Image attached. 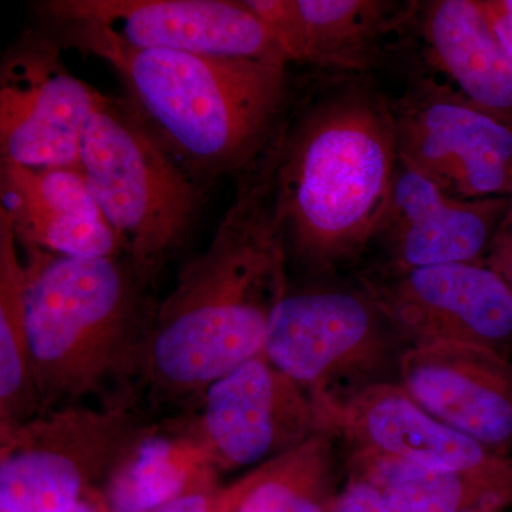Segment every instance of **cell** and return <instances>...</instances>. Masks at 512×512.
I'll return each mask as SVG.
<instances>
[{
	"label": "cell",
	"instance_id": "6da1fadb",
	"mask_svg": "<svg viewBox=\"0 0 512 512\" xmlns=\"http://www.w3.org/2000/svg\"><path fill=\"white\" fill-rule=\"evenodd\" d=\"M276 150L239 181L210 244L158 302L140 387L153 407L192 412L212 383L261 355L288 295L275 207Z\"/></svg>",
	"mask_w": 512,
	"mask_h": 512
},
{
	"label": "cell",
	"instance_id": "7a4b0ae2",
	"mask_svg": "<svg viewBox=\"0 0 512 512\" xmlns=\"http://www.w3.org/2000/svg\"><path fill=\"white\" fill-rule=\"evenodd\" d=\"M40 413L141 390L158 302L127 256L73 258L23 247Z\"/></svg>",
	"mask_w": 512,
	"mask_h": 512
},
{
	"label": "cell",
	"instance_id": "3957f363",
	"mask_svg": "<svg viewBox=\"0 0 512 512\" xmlns=\"http://www.w3.org/2000/svg\"><path fill=\"white\" fill-rule=\"evenodd\" d=\"M56 29V40L113 67L128 104L198 185L252 165L284 101V63L131 49Z\"/></svg>",
	"mask_w": 512,
	"mask_h": 512
},
{
	"label": "cell",
	"instance_id": "277c9868",
	"mask_svg": "<svg viewBox=\"0 0 512 512\" xmlns=\"http://www.w3.org/2000/svg\"><path fill=\"white\" fill-rule=\"evenodd\" d=\"M399 170L396 121L369 97H340L309 114L276 150L288 256L313 274L356 259L382 231Z\"/></svg>",
	"mask_w": 512,
	"mask_h": 512
},
{
	"label": "cell",
	"instance_id": "5b68a950",
	"mask_svg": "<svg viewBox=\"0 0 512 512\" xmlns=\"http://www.w3.org/2000/svg\"><path fill=\"white\" fill-rule=\"evenodd\" d=\"M82 171L127 258L156 285L181 247L200 202V185L148 130L127 100L101 94L82 144Z\"/></svg>",
	"mask_w": 512,
	"mask_h": 512
},
{
	"label": "cell",
	"instance_id": "8992f818",
	"mask_svg": "<svg viewBox=\"0 0 512 512\" xmlns=\"http://www.w3.org/2000/svg\"><path fill=\"white\" fill-rule=\"evenodd\" d=\"M143 399L69 404L0 431V512H66L96 495L154 423Z\"/></svg>",
	"mask_w": 512,
	"mask_h": 512
},
{
	"label": "cell",
	"instance_id": "52a82bcc",
	"mask_svg": "<svg viewBox=\"0 0 512 512\" xmlns=\"http://www.w3.org/2000/svg\"><path fill=\"white\" fill-rule=\"evenodd\" d=\"M404 343L365 291L322 289L282 299L262 355L329 410L392 382Z\"/></svg>",
	"mask_w": 512,
	"mask_h": 512
},
{
	"label": "cell",
	"instance_id": "ba28073f",
	"mask_svg": "<svg viewBox=\"0 0 512 512\" xmlns=\"http://www.w3.org/2000/svg\"><path fill=\"white\" fill-rule=\"evenodd\" d=\"M39 12L131 49L288 64L245 0H52Z\"/></svg>",
	"mask_w": 512,
	"mask_h": 512
},
{
	"label": "cell",
	"instance_id": "9c48e42d",
	"mask_svg": "<svg viewBox=\"0 0 512 512\" xmlns=\"http://www.w3.org/2000/svg\"><path fill=\"white\" fill-rule=\"evenodd\" d=\"M365 292L407 348L468 343L510 357L512 286L484 262L389 271Z\"/></svg>",
	"mask_w": 512,
	"mask_h": 512
},
{
	"label": "cell",
	"instance_id": "30bf717a",
	"mask_svg": "<svg viewBox=\"0 0 512 512\" xmlns=\"http://www.w3.org/2000/svg\"><path fill=\"white\" fill-rule=\"evenodd\" d=\"M191 416L221 474L259 466L326 430L315 397L262 353L212 383Z\"/></svg>",
	"mask_w": 512,
	"mask_h": 512
},
{
	"label": "cell",
	"instance_id": "8fae6325",
	"mask_svg": "<svg viewBox=\"0 0 512 512\" xmlns=\"http://www.w3.org/2000/svg\"><path fill=\"white\" fill-rule=\"evenodd\" d=\"M52 40L29 37L3 60L0 157L39 170H80L84 133L101 93L67 69Z\"/></svg>",
	"mask_w": 512,
	"mask_h": 512
},
{
	"label": "cell",
	"instance_id": "7c38bea8",
	"mask_svg": "<svg viewBox=\"0 0 512 512\" xmlns=\"http://www.w3.org/2000/svg\"><path fill=\"white\" fill-rule=\"evenodd\" d=\"M396 121L400 163L464 200L512 195V124L436 97Z\"/></svg>",
	"mask_w": 512,
	"mask_h": 512
},
{
	"label": "cell",
	"instance_id": "4fadbf2b",
	"mask_svg": "<svg viewBox=\"0 0 512 512\" xmlns=\"http://www.w3.org/2000/svg\"><path fill=\"white\" fill-rule=\"evenodd\" d=\"M322 413L326 430L342 440L352 471H457L498 454L434 419L400 383L377 384Z\"/></svg>",
	"mask_w": 512,
	"mask_h": 512
},
{
	"label": "cell",
	"instance_id": "5bb4252c",
	"mask_svg": "<svg viewBox=\"0 0 512 512\" xmlns=\"http://www.w3.org/2000/svg\"><path fill=\"white\" fill-rule=\"evenodd\" d=\"M399 379L414 402L494 453L512 454V360L484 346H410Z\"/></svg>",
	"mask_w": 512,
	"mask_h": 512
},
{
	"label": "cell",
	"instance_id": "9a60e30c",
	"mask_svg": "<svg viewBox=\"0 0 512 512\" xmlns=\"http://www.w3.org/2000/svg\"><path fill=\"white\" fill-rule=\"evenodd\" d=\"M510 197L464 200L400 163L392 204L380 235L389 271L484 262Z\"/></svg>",
	"mask_w": 512,
	"mask_h": 512
},
{
	"label": "cell",
	"instance_id": "2e32d148",
	"mask_svg": "<svg viewBox=\"0 0 512 512\" xmlns=\"http://www.w3.org/2000/svg\"><path fill=\"white\" fill-rule=\"evenodd\" d=\"M0 211L22 247L73 258H120L126 245L94 200L79 168L0 165Z\"/></svg>",
	"mask_w": 512,
	"mask_h": 512
},
{
	"label": "cell",
	"instance_id": "e0dca14e",
	"mask_svg": "<svg viewBox=\"0 0 512 512\" xmlns=\"http://www.w3.org/2000/svg\"><path fill=\"white\" fill-rule=\"evenodd\" d=\"M271 30L286 62L362 70L387 28L375 0H245Z\"/></svg>",
	"mask_w": 512,
	"mask_h": 512
},
{
	"label": "cell",
	"instance_id": "ac0fdd59",
	"mask_svg": "<svg viewBox=\"0 0 512 512\" xmlns=\"http://www.w3.org/2000/svg\"><path fill=\"white\" fill-rule=\"evenodd\" d=\"M348 478L342 440L335 431L320 430L221 485L212 512H330Z\"/></svg>",
	"mask_w": 512,
	"mask_h": 512
},
{
	"label": "cell",
	"instance_id": "d6986e66",
	"mask_svg": "<svg viewBox=\"0 0 512 512\" xmlns=\"http://www.w3.org/2000/svg\"><path fill=\"white\" fill-rule=\"evenodd\" d=\"M421 30L431 59L458 86L463 100L512 124V60L483 2L430 3Z\"/></svg>",
	"mask_w": 512,
	"mask_h": 512
},
{
	"label": "cell",
	"instance_id": "ffe728a7",
	"mask_svg": "<svg viewBox=\"0 0 512 512\" xmlns=\"http://www.w3.org/2000/svg\"><path fill=\"white\" fill-rule=\"evenodd\" d=\"M190 412L154 420L93 500L103 512H154L211 476H220Z\"/></svg>",
	"mask_w": 512,
	"mask_h": 512
},
{
	"label": "cell",
	"instance_id": "44dd1931",
	"mask_svg": "<svg viewBox=\"0 0 512 512\" xmlns=\"http://www.w3.org/2000/svg\"><path fill=\"white\" fill-rule=\"evenodd\" d=\"M382 477V512L512 511V454L457 471L389 468Z\"/></svg>",
	"mask_w": 512,
	"mask_h": 512
},
{
	"label": "cell",
	"instance_id": "7402d4cb",
	"mask_svg": "<svg viewBox=\"0 0 512 512\" xmlns=\"http://www.w3.org/2000/svg\"><path fill=\"white\" fill-rule=\"evenodd\" d=\"M8 215L0 211V431L40 413L26 311L25 261Z\"/></svg>",
	"mask_w": 512,
	"mask_h": 512
},
{
	"label": "cell",
	"instance_id": "603a6c76",
	"mask_svg": "<svg viewBox=\"0 0 512 512\" xmlns=\"http://www.w3.org/2000/svg\"><path fill=\"white\" fill-rule=\"evenodd\" d=\"M330 512H382V483L349 471L345 488Z\"/></svg>",
	"mask_w": 512,
	"mask_h": 512
},
{
	"label": "cell",
	"instance_id": "cb8c5ba5",
	"mask_svg": "<svg viewBox=\"0 0 512 512\" xmlns=\"http://www.w3.org/2000/svg\"><path fill=\"white\" fill-rule=\"evenodd\" d=\"M484 264L494 269L498 275L503 276L505 281L512 286V195L503 220L491 239Z\"/></svg>",
	"mask_w": 512,
	"mask_h": 512
},
{
	"label": "cell",
	"instance_id": "d4e9b609",
	"mask_svg": "<svg viewBox=\"0 0 512 512\" xmlns=\"http://www.w3.org/2000/svg\"><path fill=\"white\" fill-rule=\"evenodd\" d=\"M220 488V476L205 478L154 512H211Z\"/></svg>",
	"mask_w": 512,
	"mask_h": 512
},
{
	"label": "cell",
	"instance_id": "484cf974",
	"mask_svg": "<svg viewBox=\"0 0 512 512\" xmlns=\"http://www.w3.org/2000/svg\"><path fill=\"white\" fill-rule=\"evenodd\" d=\"M495 35L512 60V0L483 2Z\"/></svg>",
	"mask_w": 512,
	"mask_h": 512
},
{
	"label": "cell",
	"instance_id": "4316f807",
	"mask_svg": "<svg viewBox=\"0 0 512 512\" xmlns=\"http://www.w3.org/2000/svg\"><path fill=\"white\" fill-rule=\"evenodd\" d=\"M66 512H103L99 507V504L96 501L92 500V498H87V500L79 501L76 505H73L69 511Z\"/></svg>",
	"mask_w": 512,
	"mask_h": 512
}]
</instances>
